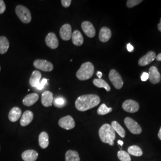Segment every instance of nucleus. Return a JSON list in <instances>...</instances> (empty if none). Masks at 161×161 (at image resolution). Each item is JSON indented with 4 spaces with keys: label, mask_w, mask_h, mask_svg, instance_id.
Segmentation results:
<instances>
[{
    "label": "nucleus",
    "mask_w": 161,
    "mask_h": 161,
    "mask_svg": "<svg viewBox=\"0 0 161 161\" xmlns=\"http://www.w3.org/2000/svg\"><path fill=\"white\" fill-rule=\"evenodd\" d=\"M100 102V98L96 94H85L80 96L75 102L76 109L84 112L97 106Z\"/></svg>",
    "instance_id": "nucleus-1"
},
{
    "label": "nucleus",
    "mask_w": 161,
    "mask_h": 161,
    "mask_svg": "<svg viewBox=\"0 0 161 161\" xmlns=\"http://www.w3.org/2000/svg\"><path fill=\"white\" fill-rule=\"evenodd\" d=\"M98 134L103 143L110 144V146L114 145L116 134L114 130L109 124H105L100 127L98 131Z\"/></svg>",
    "instance_id": "nucleus-2"
},
{
    "label": "nucleus",
    "mask_w": 161,
    "mask_h": 161,
    "mask_svg": "<svg viewBox=\"0 0 161 161\" xmlns=\"http://www.w3.org/2000/svg\"><path fill=\"white\" fill-rule=\"evenodd\" d=\"M94 72V65L91 62L82 64L80 68L76 72V77L80 80H86L91 78Z\"/></svg>",
    "instance_id": "nucleus-3"
},
{
    "label": "nucleus",
    "mask_w": 161,
    "mask_h": 161,
    "mask_svg": "<svg viewBox=\"0 0 161 161\" xmlns=\"http://www.w3.org/2000/svg\"><path fill=\"white\" fill-rule=\"evenodd\" d=\"M16 13L23 23H29L31 22V14L27 7L22 5L17 6L16 7Z\"/></svg>",
    "instance_id": "nucleus-4"
},
{
    "label": "nucleus",
    "mask_w": 161,
    "mask_h": 161,
    "mask_svg": "<svg viewBox=\"0 0 161 161\" xmlns=\"http://www.w3.org/2000/svg\"><path fill=\"white\" fill-rule=\"evenodd\" d=\"M124 123L130 132L134 134H140L142 132V129L136 121L130 117H127L124 119Z\"/></svg>",
    "instance_id": "nucleus-5"
},
{
    "label": "nucleus",
    "mask_w": 161,
    "mask_h": 161,
    "mask_svg": "<svg viewBox=\"0 0 161 161\" xmlns=\"http://www.w3.org/2000/svg\"><path fill=\"white\" fill-rule=\"evenodd\" d=\"M109 80L116 89H121L124 85V82L120 74L115 70L111 69L109 74Z\"/></svg>",
    "instance_id": "nucleus-6"
},
{
    "label": "nucleus",
    "mask_w": 161,
    "mask_h": 161,
    "mask_svg": "<svg viewBox=\"0 0 161 161\" xmlns=\"http://www.w3.org/2000/svg\"><path fill=\"white\" fill-rule=\"evenodd\" d=\"M34 66L36 69H40L44 72H51L54 68L53 64L46 60H35L34 62Z\"/></svg>",
    "instance_id": "nucleus-7"
},
{
    "label": "nucleus",
    "mask_w": 161,
    "mask_h": 161,
    "mask_svg": "<svg viewBox=\"0 0 161 161\" xmlns=\"http://www.w3.org/2000/svg\"><path fill=\"white\" fill-rule=\"evenodd\" d=\"M58 125L64 129L70 130L75 127V121L71 116L68 115L60 119L58 121Z\"/></svg>",
    "instance_id": "nucleus-8"
},
{
    "label": "nucleus",
    "mask_w": 161,
    "mask_h": 161,
    "mask_svg": "<svg viewBox=\"0 0 161 161\" xmlns=\"http://www.w3.org/2000/svg\"><path fill=\"white\" fill-rule=\"evenodd\" d=\"M122 108L125 111L130 113L137 112L139 110L138 103L132 100H127L122 103Z\"/></svg>",
    "instance_id": "nucleus-9"
},
{
    "label": "nucleus",
    "mask_w": 161,
    "mask_h": 161,
    "mask_svg": "<svg viewBox=\"0 0 161 161\" xmlns=\"http://www.w3.org/2000/svg\"><path fill=\"white\" fill-rule=\"evenodd\" d=\"M81 28L85 34L89 38H93L96 35V29L90 22L84 21L82 23Z\"/></svg>",
    "instance_id": "nucleus-10"
},
{
    "label": "nucleus",
    "mask_w": 161,
    "mask_h": 161,
    "mask_svg": "<svg viewBox=\"0 0 161 161\" xmlns=\"http://www.w3.org/2000/svg\"><path fill=\"white\" fill-rule=\"evenodd\" d=\"M61 38L64 41H69L72 38V27L69 24L64 25L59 31Z\"/></svg>",
    "instance_id": "nucleus-11"
},
{
    "label": "nucleus",
    "mask_w": 161,
    "mask_h": 161,
    "mask_svg": "<svg viewBox=\"0 0 161 161\" xmlns=\"http://www.w3.org/2000/svg\"><path fill=\"white\" fill-rule=\"evenodd\" d=\"M156 58L155 52L150 51L146 54H145L143 57L140 58L138 60V64L141 66H144L148 65L152 63Z\"/></svg>",
    "instance_id": "nucleus-12"
},
{
    "label": "nucleus",
    "mask_w": 161,
    "mask_h": 161,
    "mask_svg": "<svg viewBox=\"0 0 161 161\" xmlns=\"http://www.w3.org/2000/svg\"><path fill=\"white\" fill-rule=\"evenodd\" d=\"M47 46L52 49H56L58 46V41L56 34L53 32H50L47 35L46 38Z\"/></svg>",
    "instance_id": "nucleus-13"
},
{
    "label": "nucleus",
    "mask_w": 161,
    "mask_h": 161,
    "mask_svg": "<svg viewBox=\"0 0 161 161\" xmlns=\"http://www.w3.org/2000/svg\"><path fill=\"white\" fill-rule=\"evenodd\" d=\"M149 80L150 82L153 84H158L161 80V75L158 69L155 66H152L149 69Z\"/></svg>",
    "instance_id": "nucleus-14"
},
{
    "label": "nucleus",
    "mask_w": 161,
    "mask_h": 161,
    "mask_svg": "<svg viewBox=\"0 0 161 161\" xmlns=\"http://www.w3.org/2000/svg\"><path fill=\"white\" fill-rule=\"evenodd\" d=\"M53 100V94L50 91L44 92L41 96V103L45 107L52 106Z\"/></svg>",
    "instance_id": "nucleus-15"
},
{
    "label": "nucleus",
    "mask_w": 161,
    "mask_h": 161,
    "mask_svg": "<svg viewBox=\"0 0 161 161\" xmlns=\"http://www.w3.org/2000/svg\"><path fill=\"white\" fill-rule=\"evenodd\" d=\"M38 153L34 150H27L24 151L22 154V158L24 161H36Z\"/></svg>",
    "instance_id": "nucleus-16"
},
{
    "label": "nucleus",
    "mask_w": 161,
    "mask_h": 161,
    "mask_svg": "<svg viewBox=\"0 0 161 161\" xmlns=\"http://www.w3.org/2000/svg\"><path fill=\"white\" fill-rule=\"evenodd\" d=\"M34 118V114L30 110L25 111L22 115L20 124L22 127H26L31 123Z\"/></svg>",
    "instance_id": "nucleus-17"
},
{
    "label": "nucleus",
    "mask_w": 161,
    "mask_h": 161,
    "mask_svg": "<svg viewBox=\"0 0 161 161\" xmlns=\"http://www.w3.org/2000/svg\"><path fill=\"white\" fill-rule=\"evenodd\" d=\"M39 95L36 93H31L23 98V104L26 106H31L39 99Z\"/></svg>",
    "instance_id": "nucleus-18"
},
{
    "label": "nucleus",
    "mask_w": 161,
    "mask_h": 161,
    "mask_svg": "<svg viewBox=\"0 0 161 161\" xmlns=\"http://www.w3.org/2000/svg\"><path fill=\"white\" fill-rule=\"evenodd\" d=\"M112 36L111 31L107 27H103L100 30L99 40L102 42H106L109 40Z\"/></svg>",
    "instance_id": "nucleus-19"
},
{
    "label": "nucleus",
    "mask_w": 161,
    "mask_h": 161,
    "mask_svg": "<svg viewBox=\"0 0 161 161\" xmlns=\"http://www.w3.org/2000/svg\"><path fill=\"white\" fill-rule=\"evenodd\" d=\"M22 115V110L18 107H14L8 114V119L12 122H15L19 119Z\"/></svg>",
    "instance_id": "nucleus-20"
},
{
    "label": "nucleus",
    "mask_w": 161,
    "mask_h": 161,
    "mask_svg": "<svg viewBox=\"0 0 161 161\" xmlns=\"http://www.w3.org/2000/svg\"><path fill=\"white\" fill-rule=\"evenodd\" d=\"M41 74L39 70H34L29 79V84L31 86L36 88L40 84L41 78Z\"/></svg>",
    "instance_id": "nucleus-21"
},
{
    "label": "nucleus",
    "mask_w": 161,
    "mask_h": 161,
    "mask_svg": "<svg viewBox=\"0 0 161 161\" xmlns=\"http://www.w3.org/2000/svg\"><path fill=\"white\" fill-rule=\"evenodd\" d=\"M72 41L73 44L76 46H80L84 43V38L80 31L75 30L72 32Z\"/></svg>",
    "instance_id": "nucleus-22"
},
{
    "label": "nucleus",
    "mask_w": 161,
    "mask_h": 161,
    "mask_svg": "<svg viewBox=\"0 0 161 161\" xmlns=\"http://www.w3.org/2000/svg\"><path fill=\"white\" fill-rule=\"evenodd\" d=\"M38 141L42 149H46L49 144V137L48 134L45 131L41 132L39 136Z\"/></svg>",
    "instance_id": "nucleus-23"
},
{
    "label": "nucleus",
    "mask_w": 161,
    "mask_h": 161,
    "mask_svg": "<svg viewBox=\"0 0 161 161\" xmlns=\"http://www.w3.org/2000/svg\"><path fill=\"white\" fill-rule=\"evenodd\" d=\"M10 43L6 36H0V54H4L6 53L9 48Z\"/></svg>",
    "instance_id": "nucleus-24"
},
{
    "label": "nucleus",
    "mask_w": 161,
    "mask_h": 161,
    "mask_svg": "<svg viewBox=\"0 0 161 161\" xmlns=\"http://www.w3.org/2000/svg\"><path fill=\"white\" fill-rule=\"evenodd\" d=\"M65 161H80V158L76 151L69 150L65 154Z\"/></svg>",
    "instance_id": "nucleus-25"
},
{
    "label": "nucleus",
    "mask_w": 161,
    "mask_h": 161,
    "mask_svg": "<svg viewBox=\"0 0 161 161\" xmlns=\"http://www.w3.org/2000/svg\"><path fill=\"white\" fill-rule=\"evenodd\" d=\"M111 126L113 128L115 132H117L121 137L124 138L125 137V131L121 125L116 121H112Z\"/></svg>",
    "instance_id": "nucleus-26"
},
{
    "label": "nucleus",
    "mask_w": 161,
    "mask_h": 161,
    "mask_svg": "<svg viewBox=\"0 0 161 161\" xmlns=\"http://www.w3.org/2000/svg\"><path fill=\"white\" fill-rule=\"evenodd\" d=\"M93 84L98 88H104L107 92H110L111 90L109 85L102 79H94L93 80Z\"/></svg>",
    "instance_id": "nucleus-27"
},
{
    "label": "nucleus",
    "mask_w": 161,
    "mask_h": 161,
    "mask_svg": "<svg viewBox=\"0 0 161 161\" xmlns=\"http://www.w3.org/2000/svg\"><path fill=\"white\" fill-rule=\"evenodd\" d=\"M128 153L130 155L134 156H141L143 155V151L142 149L137 146H131L128 148Z\"/></svg>",
    "instance_id": "nucleus-28"
},
{
    "label": "nucleus",
    "mask_w": 161,
    "mask_h": 161,
    "mask_svg": "<svg viewBox=\"0 0 161 161\" xmlns=\"http://www.w3.org/2000/svg\"><path fill=\"white\" fill-rule=\"evenodd\" d=\"M53 104L56 108H64V107L66 106V100L64 97H58L55 98L53 100Z\"/></svg>",
    "instance_id": "nucleus-29"
},
{
    "label": "nucleus",
    "mask_w": 161,
    "mask_h": 161,
    "mask_svg": "<svg viewBox=\"0 0 161 161\" xmlns=\"http://www.w3.org/2000/svg\"><path fill=\"white\" fill-rule=\"evenodd\" d=\"M112 111V108H108L105 104H102L97 110V114L99 115H104Z\"/></svg>",
    "instance_id": "nucleus-30"
},
{
    "label": "nucleus",
    "mask_w": 161,
    "mask_h": 161,
    "mask_svg": "<svg viewBox=\"0 0 161 161\" xmlns=\"http://www.w3.org/2000/svg\"><path fill=\"white\" fill-rule=\"evenodd\" d=\"M118 158L121 161H131V157L128 153L124 150H119L118 152Z\"/></svg>",
    "instance_id": "nucleus-31"
},
{
    "label": "nucleus",
    "mask_w": 161,
    "mask_h": 161,
    "mask_svg": "<svg viewBox=\"0 0 161 161\" xmlns=\"http://www.w3.org/2000/svg\"><path fill=\"white\" fill-rule=\"evenodd\" d=\"M142 2V0H128L127 1V6L129 8H131L133 7L137 6Z\"/></svg>",
    "instance_id": "nucleus-32"
},
{
    "label": "nucleus",
    "mask_w": 161,
    "mask_h": 161,
    "mask_svg": "<svg viewBox=\"0 0 161 161\" xmlns=\"http://www.w3.org/2000/svg\"><path fill=\"white\" fill-rule=\"evenodd\" d=\"M48 82V80L46 78H43L42 79V80H41L40 84L38 85V86L36 87V88H37L39 90H41L42 89H44V86H46Z\"/></svg>",
    "instance_id": "nucleus-33"
},
{
    "label": "nucleus",
    "mask_w": 161,
    "mask_h": 161,
    "mask_svg": "<svg viewBox=\"0 0 161 161\" xmlns=\"http://www.w3.org/2000/svg\"><path fill=\"white\" fill-rule=\"evenodd\" d=\"M6 4L3 0H0V14L4 13L6 11Z\"/></svg>",
    "instance_id": "nucleus-34"
},
{
    "label": "nucleus",
    "mask_w": 161,
    "mask_h": 161,
    "mask_svg": "<svg viewBox=\"0 0 161 161\" xmlns=\"http://www.w3.org/2000/svg\"><path fill=\"white\" fill-rule=\"evenodd\" d=\"M71 3H72L71 0H62L61 1L62 5L65 8L69 7V6H70V4H71Z\"/></svg>",
    "instance_id": "nucleus-35"
},
{
    "label": "nucleus",
    "mask_w": 161,
    "mask_h": 161,
    "mask_svg": "<svg viewBox=\"0 0 161 161\" xmlns=\"http://www.w3.org/2000/svg\"><path fill=\"white\" fill-rule=\"evenodd\" d=\"M149 74L147 72H143L141 76V80L142 81H144V82L149 80Z\"/></svg>",
    "instance_id": "nucleus-36"
},
{
    "label": "nucleus",
    "mask_w": 161,
    "mask_h": 161,
    "mask_svg": "<svg viewBox=\"0 0 161 161\" xmlns=\"http://www.w3.org/2000/svg\"><path fill=\"white\" fill-rule=\"evenodd\" d=\"M127 48L129 52H132L134 51V47L132 46L130 43L127 44Z\"/></svg>",
    "instance_id": "nucleus-37"
},
{
    "label": "nucleus",
    "mask_w": 161,
    "mask_h": 161,
    "mask_svg": "<svg viewBox=\"0 0 161 161\" xmlns=\"http://www.w3.org/2000/svg\"><path fill=\"white\" fill-rule=\"evenodd\" d=\"M102 75H103V74H102L101 72H97V76L98 78L99 79H102Z\"/></svg>",
    "instance_id": "nucleus-38"
},
{
    "label": "nucleus",
    "mask_w": 161,
    "mask_h": 161,
    "mask_svg": "<svg viewBox=\"0 0 161 161\" xmlns=\"http://www.w3.org/2000/svg\"><path fill=\"white\" fill-rule=\"evenodd\" d=\"M156 60L158 61H161V53L159 54L157 56H156Z\"/></svg>",
    "instance_id": "nucleus-39"
},
{
    "label": "nucleus",
    "mask_w": 161,
    "mask_h": 161,
    "mask_svg": "<svg viewBox=\"0 0 161 161\" xmlns=\"http://www.w3.org/2000/svg\"><path fill=\"white\" fill-rule=\"evenodd\" d=\"M158 137H159V139L161 140V127L160 128V129H159V132H158Z\"/></svg>",
    "instance_id": "nucleus-40"
},
{
    "label": "nucleus",
    "mask_w": 161,
    "mask_h": 161,
    "mask_svg": "<svg viewBox=\"0 0 161 161\" xmlns=\"http://www.w3.org/2000/svg\"><path fill=\"white\" fill-rule=\"evenodd\" d=\"M118 144H119L121 146H123V144H124V142H123L122 140H118Z\"/></svg>",
    "instance_id": "nucleus-41"
},
{
    "label": "nucleus",
    "mask_w": 161,
    "mask_h": 161,
    "mask_svg": "<svg viewBox=\"0 0 161 161\" xmlns=\"http://www.w3.org/2000/svg\"><path fill=\"white\" fill-rule=\"evenodd\" d=\"M158 28L159 29V31L161 32V23H159L158 25Z\"/></svg>",
    "instance_id": "nucleus-42"
},
{
    "label": "nucleus",
    "mask_w": 161,
    "mask_h": 161,
    "mask_svg": "<svg viewBox=\"0 0 161 161\" xmlns=\"http://www.w3.org/2000/svg\"><path fill=\"white\" fill-rule=\"evenodd\" d=\"M160 23H161V19H160Z\"/></svg>",
    "instance_id": "nucleus-43"
},
{
    "label": "nucleus",
    "mask_w": 161,
    "mask_h": 161,
    "mask_svg": "<svg viewBox=\"0 0 161 161\" xmlns=\"http://www.w3.org/2000/svg\"><path fill=\"white\" fill-rule=\"evenodd\" d=\"M0 71H1V66H0Z\"/></svg>",
    "instance_id": "nucleus-44"
},
{
    "label": "nucleus",
    "mask_w": 161,
    "mask_h": 161,
    "mask_svg": "<svg viewBox=\"0 0 161 161\" xmlns=\"http://www.w3.org/2000/svg\"><path fill=\"white\" fill-rule=\"evenodd\" d=\"M0 150H1V147H0Z\"/></svg>",
    "instance_id": "nucleus-45"
}]
</instances>
